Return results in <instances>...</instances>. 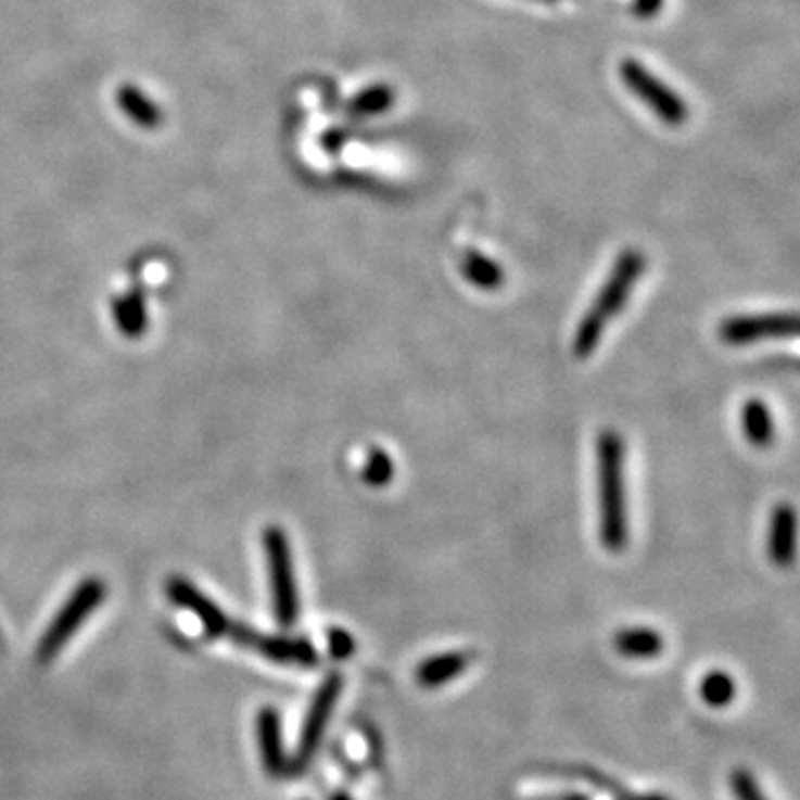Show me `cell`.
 I'll use <instances>...</instances> for the list:
<instances>
[{
  "label": "cell",
  "mask_w": 800,
  "mask_h": 800,
  "mask_svg": "<svg viewBox=\"0 0 800 800\" xmlns=\"http://www.w3.org/2000/svg\"><path fill=\"white\" fill-rule=\"evenodd\" d=\"M614 647L627 658H653L663 651V636L649 627H630L614 636Z\"/></svg>",
  "instance_id": "2e32d148"
},
{
  "label": "cell",
  "mask_w": 800,
  "mask_h": 800,
  "mask_svg": "<svg viewBox=\"0 0 800 800\" xmlns=\"http://www.w3.org/2000/svg\"><path fill=\"white\" fill-rule=\"evenodd\" d=\"M341 691H343V676L332 672L329 674L322 685L318 687L312 704H309V712L305 716V723H303V729H301V738H299V747H296V754H294V761L290 765V772L292 774H301L309 767V763L314 761L316 751L325 738V732H327V725H329V719H332L334 714V708L336 702L341 698Z\"/></svg>",
  "instance_id": "5b68a950"
},
{
  "label": "cell",
  "mask_w": 800,
  "mask_h": 800,
  "mask_svg": "<svg viewBox=\"0 0 800 800\" xmlns=\"http://www.w3.org/2000/svg\"><path fill=\"white\" fill-rule=\"evenodd\" d=\"M263 547L269 568L274 614L282 627H292L299 619V589L294 576V560L288 534L280 528H267L263 532Z\"/></svg>",
  "instance_id": "277c9868"
},
{
  "label": "cell",
  "mask_w": 800,
  "mask_h": 800,
  "mask_svg": "<svg viewBox=\"0 0 800 800\" xmlns=\"http://www.w3.org/2000/svg\"><path fill=\"white\" fill-rule=\"evenodd\" d=\"M120 103H123V110L138 123L143 125H152L158 120V114L154 112V107L140 97V93L131 91V89H123L120 91Z\"/></svg>",
  "instance_id": "ffe728a7"
},
{
  "label": "cell",
  "mask_w": 800,
  "mask_h": 800,
  "mask_svg": "<svg viewBox=\"0 0 800 800\" xmlns=\"http://www.w3.org/2000/svg\"><path fill=\"white\" fill-rule=\"evenodd\" d=\"M796 332L798 320L793 312H767L725 318L719 327V339L725 345L742 347L772 339H793Z\"/></svg>",
  "instance_id": "52a82bcc"
},
{
  "label": "cell",
  "mask_w": 800,
  "mask_h": 800,
  "mask_svg": "<svg viewBox=\"0 0 800 800\" xmlns=\"http://www.w3.org/2000/svg\"><path fill=\"white\" fill-rule=\"evenodd\" d=\"M105 583L99 579H87L74 589V594L65 600L50 627L45 630L38 640L36 661L40 665L54 661L63 647L72 640V636L82 627L85 619H89L99 609V605L105 600Z\"/></svg>",
  "instance_id": "3957f363"
},
{
  "label": "cell",
  "mask_w": 800,
  "mask_h": 800,
  "mask_svg": "<svg viewBox=\"0 0 800 800\" xmlns=\"http://www.w3.org/2000/svg\"><path fill=\"white\" fill-rule=\"evenodd\" d=\"M460 269H462V276L469 282H472L474 288H479L483 292L498 290L503 285V280H505L503 267L496 261H492L490 256H485L481 252H474V250H469L465 254Z\"/></svg>",
  "instance_id": "9a60e30c"
},
{
  "label": "cell",
  "mask_w": 800,
  "mask_h": 800,
  "mask_svg": "<svg viewBox=\"0 0 800 800\" xmlns=\"http://www.w3.org/2000/svg\"><path fill=\"white\" fill-rule=\"evenodd\" d=\"M0 645H3V634H0Z\"/></svg>",
  "instance_id": "d4e9b609"
},
{
  "label": "cell",
  "mask_w": 800,
  "mask_h": 800,
  "mask_svg": "<svg viewBox=\"0 0 800 800\" xmlns=\"http://www.w3.org/2000/svg\"><path fill=\"white\" fill-rule=\"evenodd\" d=\"M661 5H663V0H636V14L649 18L661 10Z\"/></svg>",
  "instance_id": "603a6c76"
},
{
  "label": "cell",
  "mask_w": 800,
  "mask_h": 800,
  "mask_svg": "<svg viewBox=\"0 0 800 800\" xmlns=\"http://www.w3.org/2000/svg\"><path fill=\"white\" fill-rule=\"evenodd\" d=\"M469 663H472V653L467 651H447V653H439L422 661L416 670V681L420 687H441L449 681H454L458 674H462Z\"/></svg>",
  "instance_id": "7c38bea8"
},
{
  "label": "cell",
  "mask_w": 800,
  "mask_h": 800,
  "mask_svg": "<svg viewBox=\"0 0 800 800\" xmlns=\"http://www.w3.org/2000/svg\"><path fill=\"white\" fill-rule=\"evenodd\" d=\"M394 101V91L388 87H373L363 91L360 97L352 103V112L358 116H369V114H379L385 112L390 107V103Z\"/></svg>",
  "instance_id": "d6986e66"
},
{
  "label": "cell",
  "mask_w": 800,
  "mask_h": 800,
  "mask_svg": "<svg viewBox=\"0 0 800 800\" xmlns=\"http://www.w3.org/2000/svg\"><path fill=\"white\" fill-rule=\"evenodd\" d=\"M256 738L263 767L269 776L278 778L290 772L285 747H282V727L280 716L274 708H263L256 716Z\"/></svg>",
  "instance_id": "30bf717a"
},
{
  "label": "cell",
  "mask_w": 800,
  "mask_h": 800,
  "mask_svg": "<svg viewBox=\"0 0 800 800\" xmlns=\"http://www.w3.org/2000/svg\"><path fill=\"white\" fill-rule=\"evenodd\" d=\"M231 643H237L239 647L252 649L256 653H261L263 658L278 665H290V668H316L318 665V653L314 649V645L307 638H290V636H265L258 634L254 630H250L247 625L241 623H231L227 630Z\"/></svg>",
  "instance_id": "8992f818"
},
{
  "label": "cell",
  "mask_w": 800,
  "mask_h": 800,
  "mask_svg": "<svg viewBox=\"0 0 800 800\" xmlns=\"http://www.w3.org/2000/svg\"><path fill=\"white\" fill-rule=\"evenodd\" d=\"M700 696L712 708H725L736 696L734 678L725 672H710L700 683Z\"/></svg>",
  "instance_id": "ac0fdd59"
},
{
  "label": "cell",
  "mask_w": 800,
  "mask_h": 800,
  "mask_svg": "<svg viewBox=\"0 0 800 800\" xmlns=\"http://www.w3.org/2000/svg\"><path fill=\"white\" fill-rule=\"evenodd\" d=\"M621 76L627 82V87L643 99L653 114L661 116L668 125H681L687 120V105L678 93H674L663 80L649 74L647 67H643L636 61H625L621 65Z\"/></svg>",
  "instance_id": "ba28073f"
},
{
  "label": "cell",
  "mask_w": 800,
  "mask_h": 800,
  "mask_svg": "<svg viewBox=\"0 0 800 800\" xmlns=\"http://www.w3.org/2000/svg\"><path fill=\"white\" fill-rule=\"evenodd\" d=\"M392 479H394V458L381 447H371L363 465V481L369 487H385L390 485Z\"/></svg>",
  "instance_id": "e0dca14e"
},
{
  "label": "cell",
  "mask_w": 800,
  "mask_h": 800,
  "mask_svg": "<svg viewBox=\"0 0 800 800\" xmlns=\"http://www.w3.org/2000/svg\"><path fill=\"white\" fill-rule=\"evenodd\" d=\"M796 554V511L791 505L780 503L772 511L770 523V558L778 568H787Z\"/></svg>",
  "instance_id": "8fae6325"
},
{
  "label": "cell",
  "mask_w": 800,
  "mask_h": 800,
  "mask_svg": "<svg viewBox=\"0 0 800 800\" xmlns=\"http://www.w3.org/2000/svg\"><path fill=\"white\" fill-rule=\"evenodd\" d=\"M354 649H356V643L345 630L329 632V653H332L334 658H339V661H345V658H350L354 653Z\"/></svg>",
  "instance_id": "7402d4cb"
},
{
  "label": "cell",
  "mask_w": 800,
  "mask_h": 800,
  "mask_svg": "<svg viewBox=\"0 0 800 800\" xmlns=\"http://www.w3.org/2000/svg\"><path fill=\"white\" fill-rule=\"evenodd\" d=\"M643 271H645V256L640 252L627 250L619 256L594 305L579 322L574 336V354L579 358H589L592 352L598 347L605 327L627 305L636 280L643 276Z\"/></svg>",
  "instance_id": "7a4b0ae2"
},
{
  "label": "cell",
  "mask_w": 800,
  "mask_h": 800,
  "mask_svg": "<svg viewBox=\"0 0 800 800\" xmlns=\"http://www.w3.org/2000/svg\"><path fill=\"white\" fill-rule=\"evenodd\" d=\"M740 428L745 439L754 447H770L774 441V418L770 407L759 398H749L742 405Z\"/></svg>",
  "instance_id": "4fadbf2b"
},
{
  "label": "cell",
  "mask_w": 800,
  "mask_h": 800,
  "mask_svg": "<svg viewBox=\"0 0 800 800\" xmlns=\"http://www.w3.org/2000/svg\"><path fill=\"white\" fill-rule=\"evenodd\" d=\"M114 318L120 332L129 339H138L145 334L148 329V305H145V296L140 294L138 290L118 296L114 301Z\"/></svg>",
  "instance_id": "5bb4252c"
},
{
  "label": "cell",
  "mask_w": 800,
  "mask_h": 800,
  "mask_svg": "<svg viewBox=\"0 0 800 800\" xmlns=\"http://www.w3.org/2000/svg\"><path fill=\"white\" fill-rule=\"evenodd\" d=\"M732 787H734V793L738 800H767L763 796V791L759 789L754 776H751L749 772H734L732 776Z\"/></svg>",
  "instance_id": "44dd1931"
},
{
  "label": "cell",
  "mask_w": 800,
  "mask_h": 800,
  "mask_svg": "<svg viewBox=\"0 0 800 800\" xmlns=\"http://www.w3.org/2000/svg\"><path fill=\"white\" fill-rule=\"evenodd\" d=\"M598 467V534L609 551H623L630 538L625 492V443L614 430H605L596 445Z\"/></svg>",
  "instance_id": "6da1fadb"
},
{
  "label": "cell",
  "mask_w": 800,
  "mask_h": 800,
  "mask_svg": "<svg viewBox=\"0 0 800 800\" xmlns=\"http://www.w3.org/2000/svg\"><path fill=\"white\" fill-rule=\"evenodd\" d=\"M167 596L178 607H182L187 611H192V614L203 623L205 634L209 638H216V636L227 634V630H229L231 623L227 621L225 611L214 600H209L199 587H194L190 581H185L180 576L169 579V583H167Z\"/></svg>",
  "instance_id": "9c48e42d"
},
{
  "label": "cell",
  "mask_w": 800,
  "mask_h": 800,
  "mask_svg": "<svg viewBox=\"0 0 800 800\" xmlns=\"http://www.w3.org/2000/svg\"><path fill=\"white\" fill-rule=\"evenodd\" d=\"M329 800H352L347 793H334Z\"/></svg>",
  "instance_id": "cb8c5ba5"
}]
</instances>
